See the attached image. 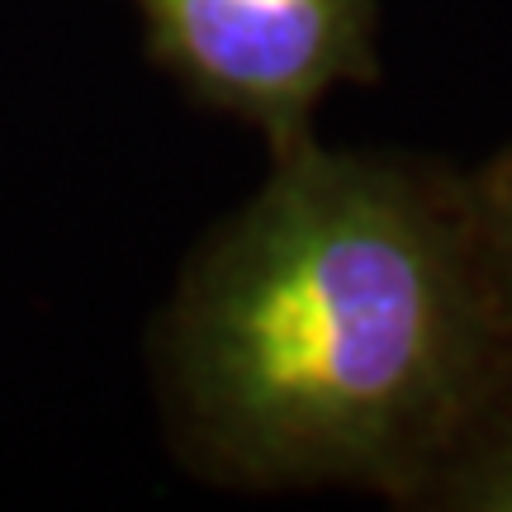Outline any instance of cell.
Instances as JSON below:
<instances>
[{
	"instance_id": "7a4b0ae2",
	"label": "cell",
	"mask_w": 512,
	"mask_h": 512,
	"mask_svg": "<svg viewBox=\"0 0 512 512\" xmlns=\"http://www.w3.org/2000/svg\"><path fill=\"white\" fill-rule=\"evenodd\" d=\"M147 48L204 105L256 128L271 157L313 138L342 81L375 76V0H133Z\"/></svg>"
},
{
	"instance_id": "277c9868",
	"label": "cell",
	"mask_w": 512,
	"mask_h": 512,
	"mask_svg": "<svg viewBox=\"0 0 512 512\" xmlns=\"http://www.w3.org/2000/svg\"><path fill=\"white\" fill-rule=\"evenodd\" d=\"M465 190H470V209H475L479 242H484V256H489L498 304H503V318L512 328V147L498 152L494 162L479 166L465 181Z\"/></svg>"
},
{
	"instance_id": "6da1fadb",
	"label": "cell",
	"mask_w": 512,
	"mask_h": 512,
	"mask_svg": "<svg viewBox=\"0 0 512 512\" xmlns=\"http://www.w3.org/2000/svg\"><path fill=\"white\" fill-rule=\"evenodd\" d=\"M508 361L465 181L313 138L195 252L157 332L200 470L408 508Z\"/></svg>"
},
{
	"instance_id": "3957f363",
	"label": "cell",
	"mask_w": 512,
	"mask_h": 512,
	"mask_svg": "<svg viewBox=\"0 0 512 512\" xmlns=\"http://www.w3.org/2000/svg\"><path fill=\"white\" fill-rule=\"evenodd\" d=\"M413 508L512 512V361L437 460Z\"/></svg>"
}]
</instances>
